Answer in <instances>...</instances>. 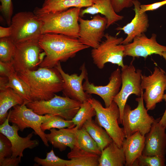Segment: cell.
Here are the masks:
<instances>
[{
	"label": "cell",
	"instance_id": "6da1fadb",
	"mask_svg": "<svg viewBox=\"0 0 166 166\" xmlns=\"http://www.w3.org/2000/svg\"><path fill=\"white\" fill-rule=\"evenodd\" d=\"M38 42L45 53L40 67H55L59 62L65 61L79 51L90 47L77 38L53 33L42 34Z\"/></svg>",
	"mask_w": 166,
	"mask_h": 166
},
{
	"label": "cell",
	"instance_id": "7a4b0ae2",
	"mask_svg": "<svg viewBox=\"0 0 166 166\" xmlns=\"http://www.w3.org/2000/svg\"><path fill=\"white\" fill-rule=\"evenodd\" d=\"M18 74L28 86L32 101L49 100L63 90V80L55 67H40Z\"/></svg>",
	"mask_w": 166,
	"mask_h": 166
},
{
	"label": "cell",
	"instance_id": "3957f363",
	"mask_svg": "<svg viewBox=\"0 0 166 166\" xmlns=\"http://www.w3.org/2000/svg\"><path fill=\"white\" fill-rule=\"evenodd\" d=\"M81 9L73 7L60 12L35 14L42 22V34H61L78 38Z\"/></svg>",
	"mask_w": 166,
	"mask_h": 166
},
{
	"label": "cell",
	"instance_id": "277c9868",
	"mask_svg": "<svg viewBox=\"0 0 166 166\" xmlns=\"http://www.w3.org/2000/svg\"><path fill=\"white\" fill-rule=\"evenodd\" d=\"M88 101L95 110V121L106 131L115 143L122 147L125 137L123 128L119 125L120 113L117 104L113 101L109 107L105 108L94 98L91 97Z\"/></svg>",
	"mask_w": 166,
	"mask_h": 166
},
{
	"label": "cell",
	"instance_id": "5b68a950",
	"mask_svg": "<svg viewBox=\"0 0 166 166\" xmlns=\"http://www.w3.org/2000/svg\"><path fill=\"white\" fill-rule=\"evenodd\" d=\"M81 104L68 97L55 94L49 100L32 101L26 105L38 114L58 116L66 120H71L78 111Z\"/></svg>",
	"mask_w": 166,
	"mask_h": 166
},
{
	"label": "cell",
	"instance_id": "8992f818",
	"mask_svg": "<svg viewBox=\"0 0 166 166\" xmlns=\"http://www.w3.org/2000/svg\"><path fill=\"white\" fill-rule=\"evenodd\" d=\"M42 20L33 12L21 11L12 18V34L10 37L16 44L33 40H38L42 34Z\"/></svg>",
	"mask_w": 166,
	"mask_h": 166
},
{
	"label": "cell",
	"instance_id": "52a82bcc",
	"mask_svg": "<svg viewBox=\"0 0 166 166\" xmlns=\"http://www.w3.org/2000/svg\"><path fill=\"white\" fill-rule=\"evenodd\" d=\"M143 94L136 99L138 105L134 109L132 110L130 106L127 104L124 107L122 124L125 138L137 132L145 136L155 120L148 113V110L144 107Z\"/></svg>",
	"mask_w": 166,
	"mask_h": 166
},
{
	"label": "cell",
	"instance_id": "ba28073f",
	"mask_svg": "<svg viewBox=\"0 0 166 166\" xmlns=\"http://www.w3.org/2000/svg\"><path fill=\"white\" fill-rule=\"evenodd\" d=\"M105 39L102 41L96 48H93L91 56L94 64L100 69L104 67L107 63L116 64L121 68L124 66V45L121 44L124 39L105 34Z\"/></svg>",
	"mask_w": 166,
	"mask_h": 166
},
{
	"label": "cell",
	"instance_id": "9c48e42d",
	"mask_svg": "<svg viewBox=\"0 0 166 166\" xmlns=\"http://www.w3.org/2000/svg\"><path fill=\"white\" fill-rule=\"evenodd\" d=\"M122 84L121 88L113 101L118 105L120 111V117L119 124H122L124 109L128 97L134 94L140 97L143 93L141 86L142 70L136 69L131 64L124 65L121 68Z\"/></svg>",
	"mask_w": 166,
	"mask_h": 166
},
{
	"label": "cell",
	"instance_id": "30bf717a",
	"mask_svg": "<svg viewBox=\"0 0 166 166\" xmlns=\"http://www.w3.org/2000/svg\"><path fill=\"white\" fill-rule=\"evenodd\" d=\"M38 40L15 44L11 61L18 73L27 70H34L42 61L45 53L44 52L41 53L43 50L39 44Z\"/></svg>",
	"mask_w": 166,
	"mask_h": 166
},
{
	"label": "cell",
	"instance_id": "8fae6325",
	"mask_svg": "<svg viewBox=\"0 0 166 166\" xmlns=\"http://www.w3.org/2000/svg\"><path fill=\"white\" fill-rule=\"evenodd\" d=\"M24 102L21 105H17L13 107L8 114L9 122L16 124L21 132L27 128H32L34 133L38 136L45 145L49 147V144L45 136V133L41 128L43 122L50 115H42L34 112L33 109L28 108Z\"/></svg>",
	"mask_w": 166,
	"mask_h": 166
},
{
	"label": "cell",
	"instance_id": "7c38bea8",
	"mask_svg": "<svg viewBox=\"0 0 166 166\" xmlns=\"http://www.w3.org/2000/svg\"><path fill=\"white\" fill-rule=\"evenodd\" d=\"M141 86L145 92L143 97L148 110H153L157 103L162 101L166 87V73L155 66L153 73L148 76L142 75Z\"/></svg>",
	"mask_w": 166,
	"mask_h": 166
},
{
	"label": "cell",
	"instance_id": "4fadbf2b",
	"mask_svg": "<svg viewBox=\"0 0 166 166\" xmlns=\"http://www.w3.org/2000/svg\"><path fill=\"white\" fill-rule=\"evenodd\" d=\"M78 22L79 30L78 39L79 41L93 48H97L105 34L106 18L99 14L94 16L91 20H85L80 16Z\"/></svg>",
	"mask_w": 166,
	"mask_h": 166
},
{
	"label": "cell",
	"instance_id": "5bb4252c",
	"mask_svg": "<svg viewBox=\"0 0 166 166\" xmlns=\"http://www.w3.org/2000/svg\"><path fill=\"white\" fill-rule=\"evenodd\" d=\"M55 67L59 72L63 81L62 91L65 96L82 103L91 97L84 91L83 87V81L88 76L87 70L85 63L80 67L81 74L77 73L69 75L65 73L62 69L60 62Z\"/></svg>",
	"mask_w": 166,
	"mask_h": 166
},
{
	"label": "cell",
	"instance_id": "9a60e30c",
	"mask_svg": "<svg viewBox=\"0 0 166 166\" xmlns=\"http://www.w3.org/2000/svg\"><path fill=\"white\" fill-rule=\"evenodd\" d=\"M156 38L155 34H152L150 38L144 33L136 37L131 42L124 45V57H142L145 59L153 54L162 56L163 53L166 52V46L158 43Z\"/></svg>",
	"mask_w": 166,
	"mask_h": 166
},
{
	"label": "cell",
	"instance_id": "2e32d148",
	"mask_svg": "<svg viewBox=\"0 0 166 166\" xmlns=\"http://www.w3.org/2000/svg\"><path fill=\"white\" fill-rule=\"evenodd\" d=\"M108 84L105 86H97L90 83L88 76L83 84L84 91L91 95L96 94L103 100L105 107H109L119 93L122 84L121 71L117 68L111 73Z\"/></svg>",
	"mask_w": 166,
	"mask_h": 166
},
{
	"label": "cell",
	"instance_id": "e0dca14e",
	"mask_svg": "<svg viewBox=\"0 0 166 166\" xmlns=\"http://www.w3.org/2000/svg\"><path fill=\"white\" fill-rule=\"evenodd\" d=\"M9 122L7 117L4 123L0 124V132L7 137L11 143L12 154L11 157H19L21 158L23 156V152L25 149H33L39 145V141L37 140L31 139L34 131L29 134L26 137L20 136L18 133L19 130L18 126L14 124L10 125Z\"/></svg>",
	"mask_w": 166,
	"mask_h": 166
},
{
	"label": "cell",
	"instance_id": "ac0fdd59",
	"mask_svg": "<svg viewBox=\"0 0 166 166\" xmlns=\"http://www.w3.org/2000/svg\"><path fill=\"white\" fill-rule=\"evenodd\" d=\"M155 119L149 132L145 135L144 146L142 154L148 156H165L166 153L165 127Z\"/></svg>",
	"mask_w": 166,
	"mask_h": 166
},
{
	"label": "cell",
	"instance_id": "d6986e66",
	"mask_svg": "<svg viewBox=\"0 0 166 166\" xmlns=\"http://www.w3.org/2000/svg\"><path fill=\"white\" fill-rule=\"evenodd\" d=\"M135 12L133 18L129 23L123 27H119L116 29L117 30H123L127 35L121 44L125 45L131 42L136 36L144 33L149 26L148 15L146 12H140V3L138 0L133 2Z\"/></svg>",
	"mask_w": 166,
	"mask_h": 166
},
{
	"label": "cell",
	"instance_id": "ffe728a7",
	"mask_svg": "<svg viewBox=\"0 0 166 166\" xmlns=\"http://www.w3.org/2000/svg\"><path fill=\"white\" fill-rule=\"evenodd\" d=\"M77 129L75 126L58 130L53 128L49 130V133H45V136L48 142L54 148L62 152L65 151L67 147H69L71 149L79 146L76 134Z\"/></svg>",
	"mask_w": 166,
	"mask_h": 166
},
{
	"label": "cell",
	"instance_id": "44dd1931",
	"mask_svg": "<svg viewBox=\"0 0 166 166\" xmlns=\"http://www.w3.org/2000/svg\"><path fill=\"white\" fill-rule=\"evenodd\" d=\"M97 0H45L41 7H36L34 12L36 14L54 13L70 8H82L92 6Z\"/></svg>",
	"mask_w": 166,
	"mask_h": 166
},
{
	"label": "cell",
	"instance_id": "7402d4cb",
	"mask_svg": "<svg viewBox=\"0 0 166 166\" xmlns=\"http://www.w3.org/2000/svg\"><path fill=\"white\" fill-rule=\"evenodd\" d=\"M98 14L104 15L106 18V29L124 18L123 16L119 15L115 12L111 0H97L92 6L81 9L80 16L83 17L85 14L94 15Z\"/></svg>",
	"mask_w": 166,
	"mask_h": 166
},
{
	"label": "cell",
	"instance_id": "603a6c76",
	"mask_svg": "<svg viewBox=\"0 0 166 166\" xmlns=\"http://www.w3.org/2000/svg\"><path fill=\"white\" fill-rule=\"evenodd\" d=\"M145 141V136L137 132L125 138L123 148L125 157V166H132L135 160L142 154Z\"/></svg>",
	"mask_w": 166,
	"mask_h": 166
},
{
	"label": "cell",
	"instance_id": "cb8c5ba5",
	"mask_svg": "<svg viewBox=\"0 0 166 166\" xmlns=\"http://www.w3.org/2000/svg\"><path fill=\"white\" fill-rule=\"evenodd\" d=\"M126 159L124 149L113 141L101 152L99 166H125Z\"/></svg>",
	"mask_w": 166,
	"mask_h": 166
},
{
	"label": "cell",
	"instance_id": "d4e9b609",
	"mask_svg": "<svg viewBox=\"0 0 166 166\" xmlns=\"http://www.w3.org/2000/svg\"><path fill=\"white\" fill-rule=\"evenodd\" d=\"M66 166H99L100 155L85 150L79 146L71 149Z\"/></svg>",
	"mask_w": 166,
	"mask_h": 166
},
{
	"label": "cell",
	"instance_id": "484cf974",
	"mask_svg": "<svg viewBox=\"0 0 166 166\" xmlns=\"http://www.w3.org/2000/svg\"><path fill=\"white\" fill-rule=\"evenodd\" d=\"M25 102L22 98L11 88L0 90V124L7 119L8 111L11 107L21 105Z\"/></svg>",
	"mask_w": 166,
	"mask_h": 166
},
{
	"label": "cell",
	"instance_id": "4316f807",
	"mask_svg": "<svg viewBox=\"0 0 166 166\" xmlns=\"http://www.w3.org/2000/svg\"><path fill=\"white\" fill-rule=\"evenodd\" d=\"M82 128L89 134L101 151L113 141L106 131L92 118L85 121Z\"/></svg>",
	"mask_w": 166,
	"mask_h": 166
},
{
	"label": "cell",
	"instance_id": "83f0119b",
	"mask_svg": "<svg viewBox=\"0 0 166 166\" xmlns=\"http://www.w3.org/2000/svg\"><path fill=\"white\" fill-rule=\"evenodd\" d=\"M7 87L12 88L26 103L32 101L31 93L27 84L15 71L9 77Z\"/></svg>",
	"mask_w": 166,
	"mask_h": 166
},
{
	"label": "cell",
	"instance_id": "f1b7e54d",
	"mask_svg": "<svg viewBox=\"0 0 166 166\" xmlns=\"http://www.w3.org/2000/svg\"><path fill=\"white\" fill-rule=\"evenodd\" d=\"M76 134L79 146L87 151L99 155L102 151L88 132L84 128L77 129Z\"/></svg>",
	"mask_w": 166,
	"mask_h": 166
},
{
	"label": "cell",
	"instance_id": "f546056e",
	"mask_svg": "<svg viewBox=\"0 0 166 166\" xmlns=\"http://www.w3.org/2000/svg\"><path fill=\"white\" fill-rule=\"evenodd\" d=\"M96 115L95 109L88 100L82 103L78 111L71 120L76 128L79 129L82 128L85 121Z\"/></svg>",
	"mask_w": 166,
	"mask_h": 166
},
{
	"label": "cell",
	"instance_id": "4dcf8cb0",
	"mask_svg": "<svg viewBox=\"0 0 166 166\" xmlns=\"http://www.w3.org/2000/svg\"><path fill=\"white\" fill-rule=\"evenodd\" d=\"M74 127L75 125L71 120H66L59 116L50 115L42 122L41 126L44 132L53 128L60 129Z\"/></svg>",
	"mask_w": 166,
	"mask_h": 166
},
{
	"label": "cell",
	"instance_id": "1f68e13d",
	"mask_svg": "<svg viewBox=\"0 0 166 166\" xmlns=\"http://www.w3.org/2000/svg\"><path fill=\"white\" fill-rule=\"evenodd\" d=\"M15 44L10 37L0 38V61H11L15 50Z\"/></svg>",
	"mask_w": 166,
	"mask_h": 166
},
{
	"label": "cell",
	"instance_id": "d6a6232c",
	"mask_svg": "<svg viewBox=\"0 0 166 166\" xmlns=\"http://www.w3.org/2000/svg\"><path fill=\"white\" fill-rule=\"evenodd\" d=\"M34 160L38 165L42 166H66L67 160L56 156L53 149L47 153L45 159L36 156Z\"/></svg>",
	"mask_w": 166,
	"mask_h": 166
},
{
	"label": "cell",
	"instance_id": "836d02e7",
	"mask_svg": "<svg viewBox=\"0 0 166 166\" xmlns=\"http://www.w3.org/2000/svg\"><path fill=\"white\" fill-rule=\"evenodd\" d=\"M165 161V156L142 154L135 160L132 166H164Z\"/></svg>",
	"mask_w": 166,
	"mask_h": 166
},
{
	"label": "cell",
	"instance_id": "e575fe53",
	"mask_svg": "<svg viewBox=\"0 0 166 166\" xmlns=\"http://www.w3.org/2000/svg\"><path fill=\"white\" fill-rule=\"evenodd\" d=\"M12 154V145L10 141L0 133V161L5 158L11 157Z\"/></svg>",
	"mask_w": 166,
	"mask_h": 166
},
{
	"label": "cell",
	"instance_id": "d590c367",
	"mask_svg": "<svg viewBox=\"0 0 166 166\" xmlns=\"http://www.w3.org/2000/svg\"><path fill=\"white\" fill-rule=\"evenodd\" d=\"M0 10L4 17L6 24L11 25L13 13V6L12 0H0Z\"/></svg>",
	"mask_w": 166,
	"mask_h": 166
},
{
	"label": "cell",
	"instance_id": "8d00e7d4",
	"mask_svg": "<svg viewBox=\"0 0 166 166\" xmlns=\"http://www.w3.org/2000/svg\"><path fill=\"white\" fill-rule=\"evenodd\" d=\"M136 0H111L113 7L117 13H119L125 8L133 6V2Z\"/></svg>",
	"mask_w": 166,
	"mask_h": 166
},
{
	"label": "cell",
	"instance_id": "74e56055",
	"mask_svg": "<svg viewBox=\"0 0 166 166\" xmlns=\"http://www.w3.org/2000/svg\"><path fill=\"white\" fill-rule=\"evenodd\" d=\"M15 71L11 61L10 62L0 61V76L8 77L13 72Z\"/></svg>",
	"mask_w": 166,
	"mask_h": 166
},
{
	"label": "cell",
	"instance_id": "f35d334b",
	"mask_svg": "<svg viewBox=\"0 0 166 166\" xmlns=\"http://www.w3.org/2000/svg\"><path fill=\"white\" fill-rule=\"evenodd\" d=\"M166 4V0L157 2L151 4L141 5L140 6V12H146L156 10Z\"/></svg>",
	"mask_w": 166,
	"mask_h": 166
},
{
	"label": "cell",
	"instance_id": "ab89813d",
	"mask_svg": "<svg viewBox=\"0 0 166 166\" xmlns=\"http://www.w3.org/2000/svg\"><path fill=\"white\" fill-rule=\"evenodd\" d=\"M21 158L19 157H6L0 161V166H17L21 162Z\"/></svg>",
	"mask_w": 166,
	"mask_h": 166
},
{
	"label": "cell",
	"instance_id": "60d3db41",
	"mask_svg": "<svg viewBox=\"0 0 166 166\" xmlns=\"http://www.w3.org/2000/svg\"><path fill=\"white\" fill-rule=\"evenodd\" d=\"M12 34V28L10 26L7 27L0 26V38L10 37Z\"/></svg>",
	"mask_w": 166,
	"mask_h": 166
},
{
	"label": "cell",
	"instance_id": "b9f144b4",
	"mask_svg": "<svg viewBox=\"0 0 166 166\" xmlns=\"http://www.w3.org/2000/svg\"><path fill=\"white\" fill-rule=\"evenodd\" d=\"M8 82V77L0 76V90L7 88V85Z\"/></svg>",
	"mask_w": 166,
	"mask_h": 166
},
{
	"label": "cell",
	"instance_id": "7bdbcfd3",
	"mask_svg": "<svg viewBox=\"0 0 166 166\" xmlns=\"http://www.w3.org/2000/svg\"><path fill=\"white\" fill-rule=\"evenodd\" d=\"M165 90H166V87ZM163 99L166 102V93L163 95ZM159 122L165 127L166 129V109L162 117L160 120Z\"/></svg>",
	"mask_w": 166,
	"mask_h": 166
},
{
	"label": "cell",
	"instance_id": "ee69618b",
	"mask_svg": "<svg viewBox=\"0 0 166 166\" xmlns=\"http://www.w3.org/2000/svg\"><path fill=\"white\" fill-rule=\"evenodd\" d=\"M162 56L163 57L166 61V52L163 53Z\"/></svg>",
	"mask_w": 166,
	"mask_h": 166
}]
</instances>
